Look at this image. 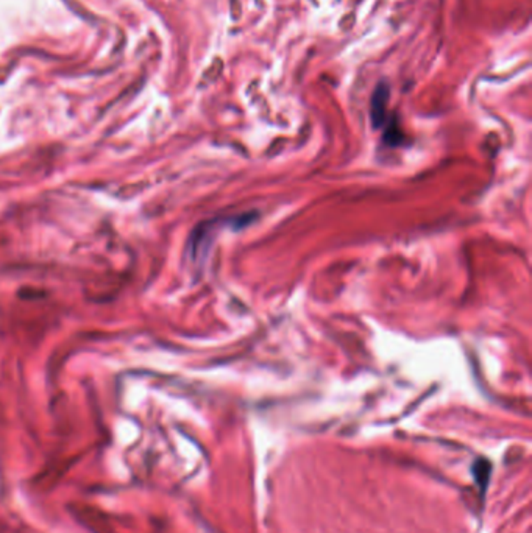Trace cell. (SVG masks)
I'll return each instance as SVG.
<instances>
[{
    "label": "cell",
    "mask_w": 532,
    "mask_h": 533,
    "mask_svg": "<svg viewBox=\"0 0 532 533\" xmlns=\"http://www.w3.org/2000/svg\"><path fill=\"white\" fill-rule=\"evenodd\" d=\"M389 97H390L389 84H387L386 82L379 83L375 92H373L372 103H370V118L375 128H379L386 121V111H387V103H389Z\"/></svg>",
    "instance_id": "cell-1"
},
{
    "label": "cell",
    "mask_w": 532,
    "mask_h": 533,
    "mask_svg": "<svg viewBox=\"0 0 532 533\" xmlns=\"http://www.w3.org/2000/svg\"><path fill=\"white\" fill-rule=\"evenodd\" d=\"M400 136H402V134H400L398 127L395 125V122H392L390 127L387 128V131H386V141L389 142V144H398Z\"/></svg>",
    "instance_id": "cell-2"
}]
</instances>
